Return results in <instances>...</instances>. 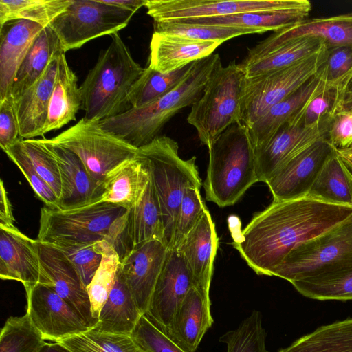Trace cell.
<instances>
[{
	"mask_svg": "<svg viewBox=\"0 0 352 352\" xmlns=\"http://www.w3.org/2000/svg\"><path fill=\"white\" fill-rule=\"evenodd\" d=\"M349 168L350 169V170L352 172V166H351L350 167H349Z\"/></svg>",
	"mask_w": 352,
	"mask_h": 352,
	"instance_id": "cell-58",
	"label": "cell"
},
{
	"mask_svg": "<svg viewBox=\"0 0 352 352\" xmlns=\"http://www.w3.org/2000/svg\"><path fill=\"white\" fill-rule=\"evenodd\" d=\"M325 43L315 37L292 40L272 50L258 60L241 66L245 78H251L277 71L303 60L322 50Z\"/></svg>",
	"mask_w": 352,
	"mask_h": 352,
	"instance_id": "cell-35",
	"label": "cell"
},
{
	"mask_svg": "<svg viewBox=\"0 0 352 352\" xmlns=\"http://www.w3.org/2000/svg\"><path fill=\"white\" fill-rule=\"evenodd\" d=\"M40 261L55 292L74 307L91 328L96 326L86 286L67 257L54 245L36 239Z\"/></svg>",
	"mask_w": 352,
	"mask_h": 352,
	"instance_id": "cell-22",
	"label": "cell"
},
{
	"mask_svg": "<svg viewBox=\"0 0 352 352\" xmlns=\"http://www.w3.org/2000/svg\"><path fill=\"white\" fill-rule=\"evenodd\" d=\"M266 336L262 314L254 309L236 329L226 331L219 340L226 345V352H271L266 347Z\"/></svg>",
	"mask_w": 352,
	"mask_h": 352,
	"instance_id": "cell-44",
	"label": "cell"
},
{
	"mask_svg": "<svg viewBox=\"0 0 352 352\" xmlns=\"http://www.w3.org/2000/svg\"><path fill=\"white\" fill-rule=\"evenodd\" d=\"M192 287H195L193 277L182 254L176 249H168L145 315L169 336L176 311Z\"/></svg>",
	"mask_w": 352,
	"mask_h": 352,
	"instance_id": "cell-16",
	"label": "cell"
},
{
	"mask_svg": "<svg viewBox=\"0 0 352 352\" xmlns=\"http://www.w3.org/2000/svg\"><path fill=\"white\" fill-rule=\"evenodd\" d=\"M245 74L240 63L219 64L210 74L201 97L190 107L188 124L208 148L229 126L240 122Z\"/></svg>",
	"mask_w": 352,
	"mask_h": 352,
	"instance_id": "cell-6",
	"label": "cell"
},
{
	"mask_svg": "<svg viewBox=\"0 0 352 352\" xmlns=\"http://www.w3.org/2000/svg\"><path fill=\"white\" fill-rule=\"evenodd\" d=\"M150 179L147 163L136 155L107 174L101 184L100 201L130 209L142 197Z\"/></svg>",
	"mask_w": 352,
	"mask_h": 352,
	"instance_id": "cell-29",
	"label": "cell"
},
{
	"mask_svg": "<svg viewBox=\"0 0 352 352\" xmlns=\"http://www.w3.org/2000/svg\"><path fill=\"white\" fill-rule=\"evenodd\" d=\"M168 248L161 241L145 242L120 261V271L141 314L148 310Z\"/></svg>",
	"mask_w": 352,
	"mask_h": 352,
	"instance_id": "cell-21",
	"label": "cell"
},
{
	"mask_svg": "<svg viewBox=\"0 0 352 352\" xmlns=\"http://www.w3.org/2000/svg\"><path fill=\"white\" fill-rule=\"evenodd\" d=\"M315 37L322 40L327 47H352V13L303 19L289 27L274 32L248 50L241 66L248 65L280 45L296 38Z\"/></svg>",
	"mask_w": 352,
	"mask_h": 352,
	"instance_id": "cell-15",
	"label": "cell"
},
{
	"mask_svg": "<svg viewBox=\"0 0 352 352\" xmlns=\"http://www.w3.org/2000/svg\"><path fill=\"white\" fill-rule=\"evenodd\" d=\"M126 211L121 206L101 201L70 210L44 206L41 209L37 240L50 244L105 240L113 245Z\"/></svg>",
	"mask_w": 352,
	"mask_h": 352,
	"instance_id": "cell-7",
	"label": "cell"
},
{
	"mask_svg": "<svg viewBox=\"0 0 352 352\" xmlns=\"http://www.w3.org/2000/svg\"><path fill=\"white\" fill-rule=\"evenodd\" d=\"M20 144L38 174L51 187L58 199L62 184L58 164L54 157L38 139L21 138Z\"/></svg>",
	"mask_w": 352,
	"mask_h": 352,
	"instance_id": "cell-48",
	"label": "cell"
},
{
	"mask_svg": "<svg viewBox=\"0 0 352 352\" xmlns=\"http://www.w3.org/2000/svg\"><path fill=\"white\" fill-rule=\"evenodd\" d=\"M352 74V47H327L324 50L322 62L316 76L326 87H342Z\"/></svg>",
	"mask_w": 352,
	"mask_h": 352,
	"instance_id": "cell-45",
	"label": "cell"
},
{
	"mask_svg": "<svg viewBox=\"0 0 352 352\" xmlns=\"http://www.w3.org/2000/svg\"><path fill=\"white\" fill-rule=\"evenodd\" d=\"M352 216V206L308 195L273 201L241 232L234 248L258 275L270 276L294 248Z\"/></svg>",
	"mask_w": 352,
	"mask_h": 352,
	"instance_id": "cell-1",
	"label": "cell"
},
{
	"mask_svg": "<svg viewBox=\"0 0 352 352\" xmlns=\"http://www.w3.org/2000/svg\"><path fill=\"white\" fill-rule=\"evenodd\" d=\"M343 107L344 89L325 87L305 107L303 125L307 128L329 125L336 113Z\"/></svg>",
	"mask_w": 352,
	"mask_h": 352,
	"instance_id": "cell-46",
	"label": "cell"
},
{
	"mask_svg": "<svg viewBox=\"0 0 352 352\" xmlns=\"http://www.w3.org/2000/svg\"><path fill=\"white\" fill-rule=\"evenodd\" d=\"M325 87L322 80L315 75L298 90L270 108L252 125L246 128L253 149L265 145L282 126Z\"/></svg>",
	"mask_w": 352,
	"mask_h": 352,
	"instance_id": "cell-28",
	"label": "cell"
},
{
	"mask_svg": "<svg viewBox=\"0 0 352 352\" xmlns=\"http://www.w3.org/2000/svg\"><path fill=\"white\" fill-rule=\"evenodd\" d=\"M278 352H352V318L320 326Z\"/></svg>",
	"mask_w": 352,
	"mask_h": 352,
	"instance_id": "cell-36",
	"label": "cell"
},
{
	"mask_svg": "<svg viewBox=\"0 0 352 352\" xmlns=\"http://www.w3.org/2000/svg\"><path fill=\"white\" fill-rule=\"evenodd\" d=\"M147 14L155 23L241 13L300 11L309 13L307 0H146Z\"/></svg>",
	"mask_w": 352,
	"mask_h": 352,
	"instance_id": "cell-12",
	"label": "cell"
},
{
	"mask_svg": "<svg viewBox=\"0 0 352 352\" xmlns=\"http://www.w3.org/2000/svg\"><path fill=\"white\" fill-rule=\"evenodd\" d=\"M174 140L160 135L138 148L137 155L147 163L160 204L164 227V244L171 249L180 205L187 188L202 185L196 157L184 160Z\"/></svg>",
	"mask_w": 352,
	"mask_h": 352,
	"instance_id": "cell-5",
	"label": "cell"
},
{
	"mask_svg": "<svg viewBox=\"0 0 352 352\" xmlns=\"http://www.w3.org/2000/svg\"><path fill=\"white\" fill-rule=\"evenodd\" d=\"M14 226V219L11 203L3 180L0 184V226Z\"/></svg>",
	"mask_w": 352,
	"mask_h": 352,
	"instance_id": "cell-54",
	"label": "cell"
},
{
	"mask_svg": "<svg viewBox=\"0 0 352 352\" xmlns=\"http://www.w3.org/2000/svg\"><path fill=\"white\" fill-rule=\"evenodd\" d=\"M102 261L91 281L87 287L93 318L98 322L101 309L112 290L120 265L118 252L112 244L99 241Z\"/></svg>",
	"mask_w": 352,
	"mask_h": 352,
	"instance_id": "cell-41",
	"label": "cell"
},
{
	"mask_svg": "<svg viewBox=\"0 0 352 352\" xmlns=\"http://www.w3.org/2000/svg\"><path fill=\"white\" fill-rule=\"evenodd\" d=\"M72 262L84 285L91 281L102 261L99 241L96 243L58 242L52 244Z\"/></svg>",
	"mask_w": 352,
	"mask_h": 352,
	"instance_id": "cell-47",
	"label": "cell"
},
{
	"mask_svg": "<svg viewBox=\"0 0 352 352\" xmlns=\"http://www.w3.org/2000/svg\"><path fill=\"white\" fill-rule=\"evenodd\" d=\"M134 14L102 0H72L49 27L65 53L100 36L118 33L128 25Z\"/></svg>",
	"mask_w": 352,
	"mask_h": 352,
	"instance_id": "cell-11",
	"label": "cell"
},
{
	"mask_svg": "<svg viewBox=\"0 0 352 352\" xmlns=\"http://www.w3.org/2000/svg\"><path fill=\"white\" fill-rule=\"evenodd\" d=\"M20 140L6 148L3 152L19 168L36 195L45 204L46 206L58 209V197L34 168L21 146Z\"/></svg>",
	"mask_w": 352,
	"mask_h": 352,
	"instance_id": "cell-49",
	"label": "cell"
},
{
	"mask_svg": "<svg viewBox=\"0 0 352 352\" xmlns=\"http://www.w3.org/2000/svg\"><path fill=\"white\" fill-rule=\"evenodd\" d=\"M43 28L25 19L12 20L0 25V102L11 96L16 74Z\"/></svg>",
	"mask_w": 352,
	"mask_h": 352,
	"instance_id": "cell-24",
	"label": "cell"
},
{
	"mask_svg": "<svg viewBox=\"0 0 352 352\" xmlns=\"http://www.w3.org/2000/svg\"><path fill=\"white\" fill-rule=\"evenodd\" d=\"M333 148L324 138L291 160L266 182L273 201L307 196Z\"/></svg>",
	"mask_w": 352,
	"mask_h": 352,
	"instance_id": "cell-18",
	"label": "cell"
},
{
	"mask_svg": "<svg viewBox=\"0 0 352 352\" xmlns=\"http://www.w3.org/2000/svg\"><path fill=\"white\" fill-rule=\"evenodd\" d=\"M308 14V12L300 11L261 12L173 21L193 25L239 27L258 29L265 32H276L305 19Z\"/></svg>",
	"mask_w": 352,
	"mask_h": 352,
	"instance_id": "cell-34",
	"label": "cell"
},
{
	"mask_svg": "<svg viewBox=\"0 0 352 352\" xmlns=\"http://www.w3.org/2000/svg\"><path fill=\"white\" fill-rule=\"evenodd\" d=\"M206 208L200 188H187L180 205L171 249L177 250L179 248L186 235L198 222Z\"/></svg>",
	"mask_w": 352,
	"mask_h": 352,
	"instance_id": "cell-50",
	"label": "cell"
},
{
	"mask_svg": "<svg viewBox=\"0 0 352 352\" xmlns=\"http://www.w3.org/2000/svg\"><path fill=\"white\" fill-rule=\"evenodd\" d=\"M326 45L318 52L287 67L245 78L241 94L240 123L248 128L274 104L298 90L312 77L322 62Z\"/></svg>",
	"mask_w": 352,
	"mask_h": 352,
	"instance_id": "cell-9",
	"label": "cell"
},
{
	"mask_svg": "<svg viewBox=\"0 0 352 352\" xmlns=\"http://www.w3.org/2000/svg\"><path fill=\"white\" fill-rule=\"evenodd\" d=\"M307 195L330 204L352 206V172L334 149Z\"/></svg>",
	"mask_w": 352,
	"mask_h": 352,
	"instance_id": "cell-33",
	"label": "cell"
},
{
	"mask_svg": "<svg viewBox=\"0 0 352 352\" xmlns=\"http://www.w3.org/2000/svg\"><path fill=\"white\" fill-rule=\"evenodd\" d=\"M26 293V313L45 340L58 342L91 329L78 312L49 285Z\"/></svg>",
	"mask_w": 352,
	"mask_h": 352,
	"instance_id": "cell-13",
	"label": "cell"
},
{
	"mask_svg": "<svg viewBox=\"0 0 352 352\" xmlns=\"http://www.w3.org/2000/svg\"><path fill=\"white\" fill-rule=\"evenodd\" d=\"M208 148L206 199L221 208L234 205L258 182L246 127L240 122L233 124Z\"/></svg>",
	"mask_w": 352,
	"mask_h": 352,
	"instance_id": "cell-4",
	"label": "cell"
},
{
	"mask_svg": "<svg viewBox=\"0 0 352 352\" xmlns=\"http://www.w3.org/2000/svg\"><path fill=\"white\" fill-rule=\"evenodd\" d=\"M38 140L58 164L62 189L58 201V209L74 210L101 200V186L92 178L76 153L51 139Z\"/></svg>",
	"mask_w": 352,
	"mask_h": 352,
	"instance_id": "cell-20",
	"label": "cell"
},
{
	"mask_svg": "<svg viewBox=\"0 0 352 352\" xmlns=\"http://www.w3.org/2000/svg\"><path fill=\"white\" fill-rule=\"evenodd\" d=\"M305 297L318 300H352V265L291 283Z\"/></svg>",
	"mask_w": 352,
	"mask_h": 352,
	"instance_id": "cell-37",
	"label": "cell"
},
{
	"mask_svg": "<svg viewBox=\"0 0 352 352\" xmlns=\"http://www.w3.org/2000/svg\"><path fill=\"white\" fill-rule=\"evenodd\" d=\"M0 278L21 283L25 292L38 284L52 286L41 263L36 239L15 226H0Z\"/></svg>",
	"mask_w": 352,
	"mask_h": 352,
	"instance_id": "cell-17",
	"label": "cell"
},
{
	"mask_svg": "<svg viewBox=\"0 0 352 352\" xmlns=\"http://www.w3.org/2000/svg\"><path fill=\"white\" fill-rule=\"evenodd\" d=\"M352 265V216L292 250L271 273L290 283Z\"/></svg>",
	"mask_w": 352,
	"mask_h": 352,
	"instance_id": "cell-8",
	"label": "cell"
},
{
	"mask_svg": "<svg viewBox=\"0 0 352 352\" xmlns=\"http://www.w3.org/2000/svg\"><path fill=\"white\" fill-rule=\"evenodd\" d=\"M326 140L336 151L352 146V109L343 107L331 120Z\"/></svg>",
	"mask_w": 352,
	"mask_h": 352,
	"instance_id": "cell-52",
	"label": "cell"
},
{
	"mask_svg": "<svg viewBox=\"0 0 352 352\" xmlns=\"http://www.w3.org/2000/svg\"><path fill=\"white\" fill-rule=\"evenodd\" d=\"M193 63L168 73L160 72L148 66L129 91L128 100L131 106L140 108L164 96L183 80Z\"/></svg>",
	"mask_w": 352,
	"mask_h": 352,
	"instance_id": "cell-38",
	"label": "cell"
},
{
	"mask_svg": "<svg viewBox=\"0 0 352 352\" xmlns=\"http://www.w3.org/2000/svg\"><path fill=\"white\" fill-rule=\"evenodd\" d=\"M217 248L215 226L206 208L177 249L192 273L195 287L204 292H210Z\"/></svg>",
	"mask_w": 352,
	"mask_h": 352,
	"instance_id": "cell-23",
	"label": "cell"
},
{
	"mask_svg": "<svg viewBox=\"0 0 352 352\" xmlns=\"http://www.w3.org/2000/svg\"><path fill=\"white\" fill-rule=\"evenodd\" d=\"M21 139L14 100L10 96L0 102V146L3 151Z\"/></svg>",
	"mask_w": 352,
	"mask_h": 352,
	"instance_id": "cell-53",
	"label": "cell"
},
{
	"mask_svg": "<svg viewBox=\"0 0 352 352\" xmlns=\"http://www.w3.org/2000/svg\"><path fill=\"white\" fill-rule=\"evenodd\" d=\"M46 342L25 313L7 319L1 330L0 352H38Z\"/></svg>",
	"mask_w": 352,
	"mask_h": 352,
	"instance_id": "cell-42",
	"label": "cell"
},
{
	"mask_svg": "<svg viewBox=\"0 0 352 352\" xmlns=\"http://www.w3.org/2000/svg\"><path fill=\"white\" fill-rule=\"evenodd\" d=\"M102 1L135 13L140 8L145 6L146 0H102Z\"/></svg>",
	"mask_w": 352,
	"mask_h": 352,
	"instance_id": "cell-55",
	"label": "cell"
},
{
	"mask_svg": "<svg viewBox=\"0 0 352 352\" xmlns=\"http://www.w3.org/2000/svg\"><path fill=\"white\" fill-rule=\"evenodd\" d=\"M222 43L154 32L150 43L148 67L162 73L170 72L210 56Z\"/></svg>",
	"mask_w": 352,
	"mask_h": 352,
	"instance_id": "cell-27",
	"label": "cell"
},
{
	"mask_svg": "<svg viewBox=\"0 0 352 352\" xmlns=\"http://www.w3.org/2000/svg\"><path fill=\"white\" fill-rule=\"evenodd\" d=\"M344 107L346 109H352V74L344 89Z\"/></svg>",
	"mask_w": 352,
	"mask_h": 352,
	"instance_id": "cell-56",
	"label": "cell"
},
{
	"mask_svg": "<svg viewBox=\"0 0 352 352\" xmlns=\"http://www.w3.org/2000/svg\"><path fill=\"white\" fill-rule=\"evenodd\" d=\"M82 107L78 78L69 66L65 53L58 57L55 84L50 98L44 133L58 130L71 121Z\"/></svg>",
	"mask_w": 352,
	"mask_h": 352,
	"instance_id": "cell-30",
	"label": "cell"
},
{
	"mask_svg": "<svg viewBox=\"0 0 352 352\" xmlns=\"http://www.w3.org/2000/svg\"><path fill=\"white\" fill-rule=\"evenodd\" d=\"M212 324L210 292L192 287L176 311L168 336L187 352H196Z\"/></svg>",
	"mask_w": 352,
	"mask_h": 352,
	"instance_id": "cell-25",
	"label": "cell"
},
{
	"mask_svg": "<svg viewBox=\"0 0 352 352\" xmlns=\"http://www.w3.org/2000/svg\"><path fill=\"white\" fill-rule=\"evenodd\" d=\"M38 352H71L59 342H46Z\"/></svg>",
	"mask_w": 352,
	"mask_h": 352,
	"instance_id": "cell-57",
	"label": "cell"
},
{
	"mask_svg": "<svg viewBox=\"0 0 352 352\" xmlns=\"http://www.w3.org/2000/svg\"><path fill=\"white\" fill-rule=\"evenodd\" d=\"M111 37L80 86L81 109L89 120L100 122L132 108L128 95L145 69L134 60L118 33Z\"/></svg>",
	"mask_w": 352,
	"mask_h": 352,
	"instance_id": "cell-3",
	"label": "cell"
},
{
	"mask_svg": "<svg viewBox=\"0 0 352 352\" xmlns=\"http://www.w3.org/2000/svg\"><path fill=\"white\" fill-rule=\"evenodd\" d=\"M302 109L262 147L254 149L258 182H266L283 166L317 141L327 138L329 125L307 128Z\"/></svg>",
	"mask_w": 352,
	"mask_h": 352,
	"instance_id": "cell-14",
	"label": "cell"
},
{
	"mask_svg": "<svg viewBox=\"0 0 352 352\" xmlns=\"http://www.w3.org/2000/svg\"><path fill=\"white\" fill-rule=\"evenodd\" d=\"M71 352H146L131 335L91 328L59 342Z\"/></svg>",
	"mask_w": 352,
	"mask_h": 352,
	"instance_id": "cell-40",
	"label": "cell"
},
{
	"mask_svg": "<svg viewBox=\"0 0 352 352\" xmlns=\"http://www.w3.org/2000/svg\"><path fill=\"white\" fill-rule=\"evenodd\" d=\"M221 63L219 54L194 62L191 69L171 91L155 102L100 122L107 131L139 148L160 136L164 125L201 96L214 69Z\"/></svg>",
	"mask_w": 352,
	"mask_h": 352,
	"instance_id": "cell-2",
	"label": "cell"
},
{
	"mask_svg": "<svg viewBox=\"0 0 352 352\" xmlns=\"http://www.w3.org/2000/svg\"><path fill=\"white\" fill-rule=\"evenodd\" d=\"M60 55L52 59L41 77L14 101L21 138L33 139L45 135Z\"/></svg>",
	"mask_w": 352,
	"mask_h": 352,
	"instance_id": "cell-26",
	"label": "cell"
},
{
	"mask_svg": "<svg viewBox=\"0 0 352 352\" xmlns=\"http://www.w3.org/2000/svg\"><path fill=\"white\" fill-rule=\"evenodd\" d=\"M76 153L101 186L107 174L137 155L138 148L105 130L100 122L81 118L51 139Z\"/></svg>",
	"mask_w": 352,
	"mask_h": 352,
	"instance_id": "cell-10",
	"label": "cell"
},
{
	"mask_svg": "<svg viewBox=\"0 0 352 352\" xmlns=\"http://www.w3.org/2000/svg\"><path fill=\"white\" fill-rule=\"evenodd\" d=\"M153 240L164 243L162 212L151 175L139 201L121 217L119 232L113 245L121 261L134 248Z\"/></svg>",
	"mask_w": 352,
	"mask_h": 352,
	"instance_id": "cell-19",
	"label": "cell"
},
{
	"mask_svg": "<svg viewBox=\"0 0 352 352\" xmlns=\"http://www.w3.org/2000/svg\"><path fill=\"white\" fill-rule=\"evenodd\" d=\"M65 53L53 30L47 26L36 36L14 80L11 96L16 101L44 74L52 59Z\"/></svg>",
	"mask_w": 352,
	"mask_h": 352,
	"instance_id": "cell-32",
	"label": "cell"
},
{
	"mask_svg": "<svg viewBox=\"0 0 352 352\" xmlns=\"http://www.w3.org/2000/svg\"><path fill=\"white\" fill-rule=\"evenodd\" d=\"M72 2V0H0V25L10 21L25 19L45 28Z\"/></svg>",
	"mask_w": 352,
	"mask_h": 352,
	"instance_id": "cell-39",
	"label": "cell"
},
{
	"mask_svg": "<svg viewBox=\"0 0 352 352\" xmlns=\"http://www.w3.org/2000/svg\"><path fill=\"white\" fill-rule=\"evenodd\" d=\"M131 336L146 352H187L145 314L140 317Z\"/></svg>",
	"mask_w": 352,
	"mask_h": 352,
	"instance_id": "cell-51",
	"label": "cell"
},
{
	"mask_svg": "<svg viewBox=\"0 0 352 352\" xmlns=\"http://www.w3.org/2000/svg\"><path fill=\"white\" fill-rule=\"evenodd\" d=\"M154 28L155 32L179 36L197 41L221 43L244 34L265 32L263 30L253 28L193 25L178 21L156 22Z\"/></svg>",
	"mask_w": 352,
	"mask_h": 352,
	"instance_id": "cell-43",
	"label": "cell"
},
{
	"mask_svg": "<svg viewBox=\"0 0 352 352\" xmlns=\"http://www.w3.org/2000/svg\"><path fill=\"white\" fill-rule=\"evenodd\" d=\"M142 315L119 267L115 285L94 328L104 332L131 335Z\"/></svg>",
	"mask_w": 352,
	"mask_h": 352,
	"instance_id": "cell-31",
	"label": "cell"
}]
</instances>
